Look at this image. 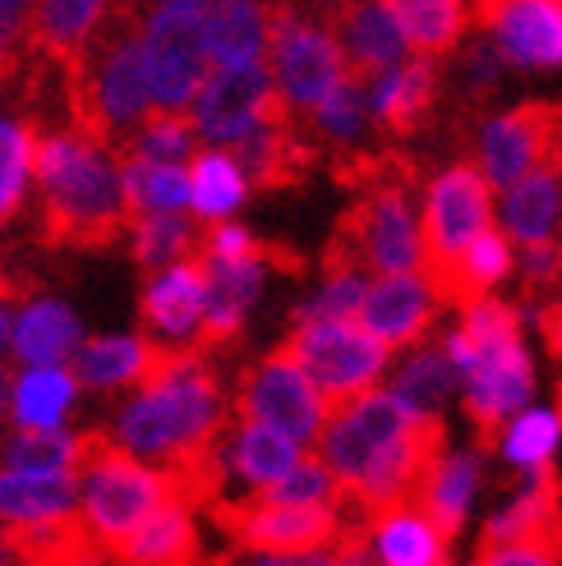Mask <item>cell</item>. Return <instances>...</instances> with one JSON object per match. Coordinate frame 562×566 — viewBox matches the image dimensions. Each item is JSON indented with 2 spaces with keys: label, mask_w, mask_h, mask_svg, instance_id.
Returning a JSON list of instances; mask_svg holds the SVG:
<instances>
[{
  "label": "cell",
  "mask_w": 562,
  "mask_h": 566,
  "mask_svg": "<svg viewBox=\"0 0 562 566\" xmlns=\"http://www.w3.org/2000/svg\"><path fill=\"white\" fill-rule=\"evenodd\" d=\"M79 484H83V516L97 530V539L111 548H121L134 539L157 512H166L171 502H180L176 474L148 465L144 457H134L116 442V433L89 429L83 433V461H79Z\"/></svg>",
  "instance_id": "obj_5"
},
{
  "label": "cell",
  "mask_w": 562,
  "mask_h": 566,
  "mask_svg": "<svg viewBox=\"0 0 562 566\" xmlns=\"http://www.w3.org/2000/svg\"><path fill=\"white\" fill-rule=\"evenodd\" d=\"M268 61H272V78H277L281 102H287L300 120L351 74L346 51L336 42L332 23H314V19L295 14L291 6H277Z\"/></svg>",
  "instance_id": "obj_11"
},
{
  "label": "cell",
  "mask_w": 562,
  "mask_h": 566,
  "mask_svg": "<svg viewBox=\"0 0 562 566\" xmlns=\"http://www.w3.org/2000/svg\"><path fill=\"white\" fill-rule=\"evenodd\" d=\"M281 106L272 65L249 61V65H217L208 83L194 97L189 116L199 125V138L212 148H236L244 134H254L272 111Z\"/></svg>",
  "instance_id": "obj_14"
},
{
  "label": "cell",
  "mask_w": 562,
  "mask_h": 566,
  "mask_svg": "<svg viewBox=\"0 0 562 566\" xmlns=\"http://www.w3.org/2000/svg\"><path fill=\"white\" fill-rule=\"evenodd\" d=\"M392 14L402 19L410 51L419 55H443L457 51L466 28L475 23V0H387Z\"/></svg>",
  "instance_id": "obj_36"
},
{
  "label": "cell",
  "mask_w": 562,
  "mask_h": 566,
  "mask_svg": "<svg viewBox=\"0 0 562 566\" xmlns=\"http://www.w3.org/2000/svg\"><path fill=\"white\" fill-rule=\"evenodd\" d=\"M111 23V0H38L28 10L23 46L51 70H74Z\"/></svg>",
  "instance_id": "obj_20"
},
{
  "label": "cell",
  "mask_w": 562,
  "mask_h": 566,
  "mask_svg": "<svg viewBox=\"0 0 562 566\" xmlns=\"http://www.w3.org/2000/svg\"><path fill=\"white\" fill-rule=\"evenodd\" d=\"M38 226L55 249H111L134 235V208L121 185V157L79 129H38Z\"/></svg>",
  "instance_id": "obj_2"
},
{
  "label": "cell",
  "mask_w": 562,
  "mask_h": 566,
  "mask_svg": "<svg viewBox=\"0 0 562 566\" xmlns=\"http://www.w3.org/2000/svg\"><path fill=\"white\" fill-rule=\"evenodd\" d=\"M438 291L429 286L425 272H387L370 281L360 304V323L370 327L387 350H415L429 342L434 318H438Z\"/></svg>",
  "instance_id": "obj_16"
},
{
  "label": "cell",
  "mask_w": 562,
  "mask_h": 566,
  "mask_svg": "<svg viewBox=\"0 0 562 566\" xmlns=\"http://www.w3.org/2000/svg\"><path fill=\"white\" fill-rule=\"evenodd\" d=\"M489 461H493V451L480 438H475V447H443L438 461L425 474V484L415 493V502L452 539H461V530L475 521V512H480V502L489 493Z\"/></svg>",
  "instance_id": "obj_18"
},
{
  "label": "cell",
  "mask_w": 562,
  "mask_h": 566,
  "mask_svg": "<svg viewBox=\"0 0 562 566\" xmlns=\"http://www.w3.org/2000/svg\"><path fill=\"white\" fill-rule=\"evenodd\" d=\"M79 391V378L70 374V364H33L14 382V423L19 429H61V419L70 415V401Z\"/></svg>",
  "instance_id": "obj_37"
},
{
  "label": "cell",
  "mask_w": 562,
  "mask_h": 566,
  "mask_svg": "<svg viewBox=\"0 0 562 566\" xmlns=\"http://www.w3.org/2000/svg\"><path fill=\"white\" fill-rule=\"evenodd\" d=\"M287 346L300 355L309 378L319 382L327 406H346L355 396L383 387L392 350L360 318H327V323H291Z\"/></svg>",
  "instance_id": "obj_9"
},
{
  "label": "cell",
  "mask_w": 562,
  "mask_h": 566,
  "mask_svg": "<svg viewBox=\"0 0 562 566\" xmlns=\"http://www.w3.org/2000/svg\"><path fill=\"white\" fill-rule=\"evenodd\" d=\"M498 55L521 70L562 65V0H489L475 10Z\"/></svg>",
  "instance_id": "obj_15"
},
{
  "label": "cell",
  "mask_w": 562,
  "mask_h": 566,
  "mask_svg": "<svg viewBox=\"0 0 562 566\" xmlns=\"http://www.w3.org/2000/svg\"><path fill=\"white\" fill-rule=\"evenodd\" d=\"M512 263H517V253H512V235L508 231H485L480 240H475L461 259L447 268V272H438V276H429V286L438 291V300L443 304H452V308H466V304H475V300H485V295H493L502 281L512 276Z\"/></svg>",
  "instance_id": "obj_29"
},
{
  "label": "cell",
  "mask_w": 562,
  "mask_h": 566,
  "mask_svg": "<svg viewBox=\"0 0 562 566\" xmlns=\"http://www.w3.org/2000/svg\"><path fill=\"white\" fill-rule=\"evenodd\" d=\"M138 6H144V0H111V14H129V19H138Z\"/></svg>",
  "instance_id": "obj_51"
},
{
  "label": "cell",
  "mask_w": 562,
  "mask_h": 566,
  "mask_svg": "<svg viewBox=\"0 0 562 566\" xmlns=\"http://www.w3.org/2000/svg\"><path fill=\"white\" fill-rule=\"evenodd\" d=\"M83 506L79 474L0 470V521H55Z\"/></svg>",
  "instance_id": "obj_35"
},
{
  "label": "cell",
  "mask_w": 562,
  "mask_h": 566,
  "mask_svg": "<svg viewBox=\"0 0 562 566\" xmlns=\"http://www.w3.org/2000/svg\"><path fill=\"white\" fill-rule=\"evenodd\" d=\"M480 6H489V0H475V10H480Z\"/></svg>",
  "instance_id": "obj_54"
},
{
  "label": "cell",
  "mask_w": 562,
  "mask_h": 566,
  "mask_svg": "<svg viewBox=\"0 0 562 566\" xmlns=\"http://www.w3.org/2000/svg\"><path fill=\"white\" fill-rule=\"evenodd\" d=\"M562 221V171L544 166V171L525 176L521 185L502 189V231L512 235V244L535 249L558 235Z\"/></svg>",
  "instance_id": "obj_32"
},
{
  "label": "cell",
  "mask_w": 562,
  "mask_h": 566,
  "mask_svg": "<svg viewBox=\"0 0 562 566\" xmlns=\"http://www.w3.org/2000/svg\"><path fill=\"white\" fill-rule=\"evenodd\" d=\"M23 33H28V10L14 6V0H0V78L14 70Z\"/></svg>",
  "instance_id": "obj_46"
},
{
  "label": "cell",
  "mask_w": 562,
  "mask_h": 566,
  "mask_svg": "<svg viewBox=\"0 0 562 566\" xmlns=\"http://www.w3.org/2000/svg\"><path fill=\"white\" fill-rule=\"evenodd\" d=\"M300 566H370V557H364V539H360V525L351 521L342 544L327 548V553H314V557H300Z\"/></svg>",
  "instance_id": "obj_47"
},
{
  "label": "cell",
  "mask_w": 562,
  "mask_h": 566,
  "mask_svg": "<svg viewBox=\"0 0 562 566\" xmlns=\"http://www.w3.org/2000/svg\"><path fill=\"white\" fill-rule=\"evenodd\" d=\"M425 276L452 268L461 253L493 231V185L480 161H457L438 171L425 189Z\"/></svg>",
  "instance_id": "obj_10"
},
{
  "label": "cell",
  "mask_w": 562,
  "mask_h": 566,
  "mask_svg": "<svg viewBox=\"0 0 562 566\" xmlns=\"http://www.w3.org/2000/svg\"><path fill=\"white\" fill-rule=\"evenodd\" d=\"M189 512L194 506L171 502L134 539L111 548V566H199L204 557H199V534H194Z\"/></svg>",
  "instance_id": "obj_33"
},
{
  "label": "cell",
  "mask_w": 562,
  "mask_h": 566,
  "mask_svg": "<svg viewBox=\"0 0 562 566\" xmlns=\"http://www.w3.org/2000/svg\"><path fill=\"white\" fill-rule=\"evenodd\" d=\"M14 6H23V10H33V6H38V0H14Z\"/></svg>",
  "instance_id": "obj_53"
},
{
  "label": "cell",
  "mask_w": 562,
  "mask_h": 566,
  "mask_svg": "<svg viewBox=\"0 0 562 566\" xmlns=\"http://www.w3.org/2000/svg\"><path fill=\"white\" fill-rule=\"evenodd\" d=\"M144 61L157 93V111H189L212 74L204 10L157 6L144 19Z\"/></svg>",
  "instance_id": "obj_12"
},
{
  "label": "cell",
  "mask_w": 562,
  "mask_h": 566,
  "mask_svg": "<svg viewBox=\"0 0 562 566\" xmlns=\"http://www.w3.org/2000/svg\"><path fill=\"white\" fill-rule=\"evenodd\" d=\"M121 157V153H116ZM121 185L134 217L148 212H180L189 203V171L171 161H144V157H121Z\"/></svg>",
  "instance_id": "obj_40"
},
{
  "label": "cell",
  "mask_w": 562,
  "mask_h": 566,
  "mask_svg": "<svg viewBox=\"0 0 562 566\" xmlns=\"http://www.w3.org/2000/svg\"><path fill=\"white\" fill-rule=\"evenodd\" d=\"M470 566H562V534L512 539V544H480Z\"/></svg>",
  "instance_id": "obj_45"
},
{
  "label": "cell",
  "mask_w": 562,
  "mask_h": 566,
  "mask_svg": "<svg viewBox=\"0 0 562 566\" xmlns=\"http://www.w3.org/2000/svg\"><path fill=\"white\" fill-rule=\"evenodd\" d=\"M180 346L148 342V336H83V346L70 355V374L79 387L111 391V387H148L157 374L171 369Z\"/></svg>",
  "instance_id": "obj_22"
},
{
  "label": "cell",
  "mask_w": 562,
  "mask_h": 566,
  "mask_svg": "<svg viewBox=\"0 0 562 566\" xmlns=\"http://www.w3.org/2000/svg\"><path fill=\"white\" fill-rule=\"evenodd\" d=\"M443 350L452 355L461 374V410L475 423V438L489 442L512 415L535 406V359H530L521 332L493 336V342H475L461 327L443 332Z\"/></svg>",
  "instance_id": "obj_6"
},
{
  "label": "cell",
  "mask_w": 562,
  "mask_h": 566,
  "mask_svg": "<svg viewBox=\"0 0 562 566\" xmlns=\"http://www.w3.org/2000/svg\"><path fill=\"white\" fill-rule=\"evenodd\" d=\"M14 295H19V286L10 276H0V346L10 342V332H14V323H10V304H14Z\"/></svg>",
  "instance_id": "obj_49"
},
{
  "label": "cell",
  "mask_w": 562,
  "mask_h": 566,
  "mask_svg": "<svg viewBox=\"0 0 562 566\" xmlns=\"http://www.w3.org/2000/svg\"><path fill=\"white\" fill-rule=\"evenodd\" d=\"M562 534V479L558 470L521 474L508 497L489 506L480 525V544H512V539H544Z\"/></svg>",
  "instance_id": "obj_25"
},
{
  "label": "cell",
  "mask_w": 562,
  "mask_h": 566,
  "mask_svg": "<svg viewBox=\"0 0 562 566\" xmlns=\"http://www.w3.org/2000/svg\"><path fill=\"white\" fill-rule=\"evenodd\" d=\"M327 23L346 51L351 74L364 83L383 78L387 70H397L410 55V38H406L402 19L392 14L387 0H342Z\"/></svg>",
  "instance_id": "obj_19"
},
{
  "label": "cell",
  "mask_w": 562,
  "mask_h": 566,
  "mask_svg": "<svg viewBox=\"0 0 562 566\" xmlns=\"http://www.w3.org/2000/svg\"><path fill=\"white\" fill-rule=\"evenodd\" d=\"M148 332L166 346H194V336L208 314V259H185L166 272H153L144 286V304H138Z\"/></svg>",
  "instance_id": "obj_23"
},
{
  "label": "cell",
  "mask_w": 562,
  "mask_h": 566,
  "mask_svg": "<svg viewBox=\"0 0 562 566\" xmlns=\"http://www.w3.org/2000/svg\"><path fill=\"white\" fill-rule=\"evenodd\" d=\"M83 433L65 429H19L0 442V465L28 474H79Z\"/></svg>",
  "instance_id": "obj_41"
},
{
  "label": "cell",
  "mask_w": 562,
  "mask_h": 566,
  "mask_svg": "<svg viewBox=\"0 0 562 566\" xmlns=\"http://www.w3.org/2000/svg\"><path fill=\"white\" fill-rule=\"evenodd\" d=\"M231 423L236 410L227 406V391H221L208 355L180 346L171 369L129 396V406L116 419V442L162 470H176L208 457L231 433Z\"/></svg>",
  "instance_id": "obj_3"
},
{
  "label": "cell",
  "mask_w": 562,
  "mask_h": 566,
  "mask_svg": "<svg viewBox=\"0 0 562 566\" xmlns=\"http://www.w3.org/2000/svg\"><path fill=\"white\" fill-rule=\"evenodd\" d=\"M10 346H14V359H23L28 369H33V364H65L83 346L79 314L65 300H51V295L28 300L14 318Z\"/></svg>",
  "instance_id": "obj_31"
},
{
  "label": "cell",
  "mask_w": 562,
  "mask_h": 566,
  "mask_svg": "<svg viewBox=\"0 0 562 566\" xmlns=\"http://www.w3.org/2000/svg\"><path fill=\"white\" fill-rule=\"evenodd\" d=\"M157 6H180V10H208L212 0H157Z\"/></svg>",
  "instance_id": "obj_52"
},
{
  "label": "cell",
  "mask_w": 562,
  "mask_h": 566,
  "mask_svg": "<svg viewBox=\"0 0 562 566\" xmlns=\"http://www.w3.org/2000/svg\"><path fill=\"white\" fill-rule=\"evenodd\" d=\"M116 153L121 157L185 166V161L199 157V125H194L189 111H153V116L138 125Z\"/></svg>",
  "instance_id": "obj_42"
},
{
  "label": "cell",
  "mask_w": 562,
  "mask_h": 566,
  "mask_svg": "<svg viewBox=\"0 0 562 566\" xmlns=\"http://www.w3.org/2000/svg\"><path fill=\"white\" fill-rule=\"evenodd\" d=\"M189 208L204 221H227L249 193V176L231 148H212L189 161Z\"/></svg>",
  "instance_id": "obj_38"
},
{
  "label": "cell",
  "mask_w": 562,
  "mask_h": 566,
  "mask_svg": "<svg viewBox=\"0 0 562 566\" xmlns=\"http://www.w3.org/2000/svg\"><path fill=\"white\" fill-rule=\"evenodd\" d=\"M231 410H236V419H249V423H272V429L291 433L309 451L319 447L327 415H332L327 396L319 391V382L309 378V369L287 342L240 374Z\"/></svg>",
  "instance_id": "obj_8"
},
{
  "label": "cell",
  "mask_w": 562,
  "mask_h": 566,
  "mask_svg": "<svg viewBox=\"0 0 562 566\" xmlns=\"http://www.w3.org/2000/svg\"><path fill=\"white\" fill-rule=\"evenodd\" d=\"M493 451V461L502 470L521 474H544L558 470L562 457V406H525L521 415H512L502 429L485 442Z\"/></svg>",
  "instance_id": "obj_27"
},
{
  "label": "cell",
  "mask_w": 562,
  "mask_h": 566,
  "mask_svg": "<svg viewBox=\"0 0 562 566\" xmlns=\"http://www.w3.org/2000/svg\"><path fill=\"white\" fill-rule=\"evenodd\" d=\"M535 323H540V336H544L549 355H553V359H562V291H558L553 300H544V304H540Z\"/></svg>",
  "instance_id": "obj_48"
},
{
  "label": "cell",
  "mask_w": 562,
  "mask_h": 566,
  "mask_svg": "<svg viewBox=\"0 0 562 566\" xmlns=\"http://www.w3.org/2000/svg\"><path fill=\"white\" fill-rule=\"evenodd\" d=\"M544 166L562 171V102H525L480 129V171L493 189H512Z\"/></svg>",
  "instance_id": "obj_13"
},
{
  "label": "cell",
  "mask_w": 562,
  "mask_h": 566,
  "mask_svg": "<svg viewBox=\"0 0 562 566\" xmlns=\"http://www.w3.org/2000/svg\"><path fill=\"white\" fill-rule=\"evenodd\" d=\"M304 442H295L291 433L272 429V423H249V419H236L231 429V442H227V457H231V474L249 493H263L272 489L277 479H287L300 461H304Z\"/></svg>",
  "instance_id": "obj_30"
},
{
  "label": "cell",
  "mask_w": 562,
  "mask_h": 566,
  "mask_svg": "<svg viewBox=\"0 0 562 566\" xmlns=\"http://www.w3.org/2000/svg\"><path fill=\"white\" fill-rule=\"evenodd\" d=\"M360 198L346 208L342 226L323 249L327 272H419L425 268V221L415 217V171L397 153H378Z\"/></svg>",
  "instance_id": "obj_4"
},
{
  "label": "cell",
  "mask_w": 562,
  "mask_h": 566,
  "mask_svg": "<svg viewBox=\"0 0 562 566\" xmlns=\"http://www.w3.org/2000/svg\"><path fill=\"white\" fill-rule=\"evenodd\" d=\"M309 129H314L323 144H332V153L342 157V166H336V176L342 171H351L355 161H364L370 153L360 148V138H364V125H370L374 116H370V83L364 78H355V74H346L336 88L309 111Z\"/></svg>",
  "instance_id": "obj_34"
},
{
  "label": "cell",
  "mask_w": 562,
  "mask_h": 566,
  "mask_svg": "<svg viewBox=\"0 0 562 566\" xmlns=\"http://www.w3.org/2000/svg\"><path fill=\"white\" fill-rule=\"evenodd\" d=\"M355 525H360L370 566H457V557H452L457 539L415 497L383 506V512L364 516Z\"/></svg>",
  "instance_id": "obj_17"
},
{
  "label": "cell",
  "mask_w": 562,
  "mask_h": 566,
  "mask_svg": "<svg viewBox=\"0 0 562 566\" xmlns=\"http://www.w3.org/2000/svg\"><path fill=\"white\" fill-rule=\"evenodd\" d=\"M212 65H249L272 51L277 6L268 0H212L204 10Z\"/></svg>",
  "instance_id": "obj_28"
},
{
  "label": "cell",
  "mask_w": 562,
  "mask_h": 566,
  "mask_svg": "<svg viewBox=\"0 0 562 566\" xmlns=\"http://www.w3.org/2000/svg\"><path fill=\"white\" fill-rule=\"evenodd\" d=\"M231 153L244 166L249 185H259V189H291L314 171V161H319L314 138L300 129V116L287 102H281L254 134H244Z\"/></svg>",
  "instance_id": "obj_21"
},
{
  "label": "cell",
  "mask_w": 562,
  "mask_h": 566,
  "mask_svg": "<svg viewBox=\"0 0 562 566\" xmlns=\"http://www.w3.org/2000/svg\"><path fill=\"white\" fill-rule=\"evenodd\" d=\"M14 374H10V364H0V419H6L14 410Z\"/></svg>",
  "instance_id": "obj_50"
},
{
  "label": "cell",
  "mask_w": 562,
  "mask_h": 566,
  "mask_svg": "<svg viewBox=\"0 0 562 566\" xmlns=\"http://www.w3.org/2000/svg\"><path fill=\"white\" fill-rule=\"evenodd\" d=\"M208 516L231 539V548L272 553V557L327 553L351 530L346 506H287V502H263V497H221L208 506Z\"/></svg>",
  "instance_id": "obj_7"
},
{
  "label": "cell",
  "mask_w": 562,
  "mask_h": 566,
  "mask_svg": "<svg viewBox=\"0 0 562 566\" xmlns=\"http://www.w3.org/2000/svg\"><path fill=\"white\" fill-rule=\"evenodd\" d=\"M387 391L397 396L415 419L447 423V406L461 396V374H457L452 355L443 350V342H425L397 364V374L387 378Z\"/></svg>",
  "instance_id": "obj_26"
},
{
  "label": "cell",
  "mask_w": 562,
  "mask_h": 566,
  "mask_svg": "<svg viewBox=\"0 0 562 566\" xmlns=\"http://www.w3.org/2000/svg\"><path fill=\"white\" fill-rule=\"evenodd\" d=\"M443 447L447 423L415 419L387 387H374L327 415V429L314 451L342 479L346 512L364 521L383 506L410 502Z\"/></svg>",
  "instance_id": "obj_1"
},
{
  "label": "cell",
  "mask_w": 562,
  "mask_h": 566,
  "mask_svg": "<svg viewBox=\"0 0 562 566\" xmlns=\"http://www.w3.org/2000/svg\"><path fill=\"white\" fill-rule=\"evenodd\" d=\"M364 291L370 281L364 272H327L323 286L309 295L291 323H327V318H360V304H364Z\"/></svg>",
  "instance_id": "obj_44"
},
{
  "label": "cell",
  "mask_w": 562,
  "mask_h": 566,
  "mask_svg": "<svg viewBox=\"0 0 562 566\" xmlns=\"http://www.w3.org/2000/svg\"><path fill=\"white\" fill-rule=\"evenodd\" d=\"M204 235L208 231H199V226L180 212H148V217H138L129 249H134V263L144 272H166L185 259H199Z\"/></svg>",
  "instance_id": "obj_39"
},
{
  "label": "cell",
  "mask_w": 562,
  "mask_h": 566,
  "mask_svg": "<svg viewBox=\"0 0 562 566\" xmlns=\"http://www.w3.org/2000/svg\"><path fill=\"white\" fill-rule=\"evenodd\" d=\"M33 161H38V125L0 116V226L23 208Z\"/></svg>",
  "instance_id": "obj_43"
},
{
  "label": "cell",
  "mask_w": 562,
  "mask_h": 566,
  "mask_svg": "<svg viewBox=\"0 0 562 566\" xmlns=\"http://www.w3.org/2000/svg\"><path fill=\"white\" fill-rule=\"evenodd\" d=\"M438 55H419L410 51L397 70H387L383 78L370 83V116L383 134L406 138L429 120V111L438 102Z\"/></svg>",
  "instance_id": "obj_24"
}]
</instances>
